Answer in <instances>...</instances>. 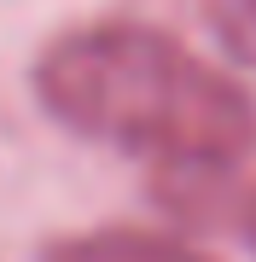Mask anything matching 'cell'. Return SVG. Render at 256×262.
Segmentation results:
<instances>
[{
  "label": "cell",
  "mask_w": 256,
  "mask_h": 262,
  "mask_svg": "<svg viewBox=\"0 0 256 262\" xmlns=\"http://www.w3.org/2000/svg\"><path fill=\"white\" fill-rule=\"evenodd\" d=\"M41 111L76 140L169 169H227L256 151V99L152 24H87L29 70Z\"/></svg>",
  "instance_id": "6da1fadb"
},
{
  "label": "cell",
  "mask_w": 256,
  "mask_h": 262,
  "mask_svg": "<svg viewBox=\"0 0 256 262\" xmlns=\"http://www.w3.org/2000/svg\"><path fill=\"white\" fill-rule=\"evenodd\" d=\"M41 262H210V256L175 233H152V227H87V233L53 239Z\"/></svg>",
  "instance_id": "7a4b0ae2"
},
{
  "label": "cell",
  "mask_w": 256,
  "mask_h": 262,
  "mask_svg": "<svg viewBox=\"0 0 256 262\" xmlns=\"http://www.w3.org/2000/svg\"><path fill=\"white\" fill-rule=\"evenodd\" d=\"M233 41L256 58V0H239V12H233Z\"/></svg>",
  "instance_id": "3957f363"
},
{
  "label": "cell",
  "mask_w": 256,
  "mask_h": 262,
  "mask_svg": "<svg viewBox=\"0 0 256 262\" xmlns=\"http://www.w3.org/2000/svg\"><path fill=\"white\" fill-rule=\"evenodd\" d=\"M245 239H250V251H256V198L245 204Z\"/></svg>",
  "instance_id": "277c9868"
}]
</instances>
